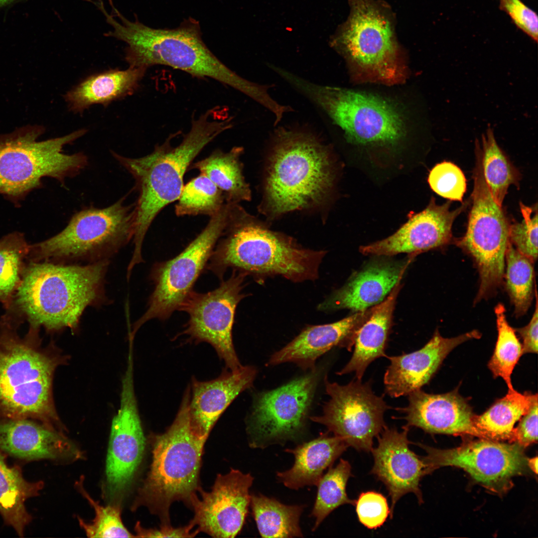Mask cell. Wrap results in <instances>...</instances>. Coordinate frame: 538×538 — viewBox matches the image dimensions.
Wrapping results in <instances>:
<instances>
[{
	"label": "cell",
	"mask_w": 538,
	"mask_h": 538,
	"mask_svg": "<svg viewBox=\"0 0 538 538\" xmlns=\"http://www.w3.org/2000/svg\"><path fill=\"white\" fill-rule=\"evenodd\" d=\"M109 264V260L85 265L30 262L6 312L31 328L75 332L85 310L106 299Z\"/></svg>",
	"instance_id": "cell-1"
},
{
	"label": "cell",
	"mask_w": 538,
	"mask_h": 538,
	"mask_svg": "<svg viewBox=\"0 0 538 538\" xmlns=\"http://www.w3.org/2000/svg\"><path fill=\"white\" fill-rule=\"evenodd\" d=\"M514 429L513 441L525 447L538 440V398Z\"/></svg>",
	"instance_id": "cell-46"
},
{
	"label": "cell",
	"mask_w": 538,
	"mask_h": 538,
	"mask_svg": "<svg viewBox=\"0 0 538 538\" xmlns=\"http://www.w3.org/2000/svg\"><path fill=\"white\" fill-rule=\"evenodd\" d=\"M15 0H0V7L7 4Z\"/></svg>",
	"instance_id": "cell-50"
},
{
	"label": "cell",
	"mask_w": 538,
	"mask_h": 538,
	"mask_svg": "<svg viewBox=\"0 0 538 538\" xmlns=\"http://www.w3.org/2000/svg\"><path fill=\"white\" fill-rule=\"evenodd\" d=\"M481 334L469 331L452 338H444L436 330L421 349L410 353L388 357L390 364L384 377L386 393L398 398L408 395L426 384L448 355L456 346Z\"/></svg>",
	"instance_id": "cell-23"
},
{
	"label": "cell",
	"mask_w": 538,
	"mask_h": 538,
	"mask_svg": "<svg viewBox=\"0 0 538 538\" xmlns=\"http://www.w3.org/2000/svg\"><path fill=\"white\" fill-rule=\"evenodd\" d=\"M247 274L234 270L229 279L212 291L192 290L178 309L189 316L180 334L190 342L209 343L230 370L242 366L234 349L232 328L237 305L246 296L242 290Z\"/></svg>",
	"instance_id": "cell-13"
},
{
	"label": "cell",
	"mask_w": 538,
	"mask_h": 538,
	"mask_svg": "<svg viewBox=\"0 0 538 538\" xmlns=\"http://www.w3.org/2000/svg\"><path fill=\"white\" fill-rule=\"evenodd\" d=\"M371 310L372 308L355 312L337 322L306 327L272 354L268 364L293 363L302 369L314 370L317 359L333 347H341L351 351L358 330Z\"/></svg>",
	"instance_id": "cell-25"
},
{
	"label": "cell",
	"mask_w": 538,
	"mask_h": 538,
	"mask_svg": "<svg viewBox=\"0 0 538 538\" xmlns=\"http://www.w3.org/2000/svg\"><path fill=\"white\" fill-rule=\"evenodd\" d=\"M190 389L185 391L171 425L163 433L152 436V459L146 478L139 490L134 507L146 506L170 525L169 510L175 501L190 506L201 489L199 474L206 438L192 427L189 409Z\"/></svg>",
	"instance_id": "cell-7"
},
{
	"label": "cell",
	"mask_w": 538,
	"mask_h": 538,
	"mask_svg": "<svg viewBox=\"0 0 538 538\" xmlns=\"http://www.w3.org/2000/svg\"><path fill=\"white\" fill-rule=\"evenodd\" d=\"M399 281L386 299L372 307L369 316L356 334L352 357L339 372L342 375L354 373L361 380L368 366L376 359L386 356L385 349L391 328L397 298L402 288Z\"/></svg>",
	"instance_id": "cell-28"
},
{
	"label": "cell",
	"mask_w": 538,
	"mask_h": 538,
	"mask_svg": "<svg viewBox=\"0 0 538 538\" xmlns=\"http://www.w3.org/2000/svg\"><path fill=\"white\" fill-rule=\"evenodd\" d=\"M253 481L250 474L233 468L226 474H218L210 492L201 489L200 499L196 495L191 499L194 516L190 523L212 537H235L248 513Z\"/></svg>",
	"instance_id": "cell-19"
},
{
	"label": "cell",
	"mask_w": 538,
	"mask_h": 538,
	"mask_svg": "<svg viewBox=\"0 0 538 538\" xmlns=\"http://www.w3.org/2000/svg\"><path fill=\"white\" fill-rule=\"evenodd\" d=\"M409 429L404 426L400 432L385 426L377 437L378 446L371 451L374 460L371 473L385 484L391 498V519L396 503L408 493H414L419 504L423 503L419 482L428 472L423 458L409 448Z\"/></svg>",
	"instance_id": "cell-21"
},
{
	"label": "cell",
	"mask_w": 538,
	"mask_h": 538,
	"mask_svg": "<svg viewBox=\"0 0 538 538\" xmlns=\"http://www.w3.org/2000/svg\"><path fill=\"white\" fill-rule=\"evenodd\" d=\"M475 147L479 151L485 181L495 201L502 206L509 186H518L520 175L498 144L493 129L489 127L476 140Z\"/></svg>",
	"instance_id": "cell-35"
},
{
	"label": "cell",
	"mask_w": 538,
	"mask_h": 538,
	"mask_svg": "<svg viewBox=\"0 0 538 538\" xmlns=\"http://www.w3.org/2000/svg\"><path fill=\"white\" fill-rule=\"evenodd\" d=\"M325 385L330 399L322 414L311 419L325 426L348 447L371 451L374 438L386 426L384 415L389 407L383 398L375 394L370 382L356 379L340 385L325 378Z\"/></svg>",
	"instance_id": "cell-14"
},
{
	"label": "cell",
	"mask_w": 538,
	"mask_h": 538,
	"mask_svg": "<svg viewBox=\"0 0 538 538\" xmlns=\"http://www.w3.org/2000/svg\"><path fill=\"white\" fill-rule=\"evenodd\" d=\"M279 75L323 110L355 144L392 148L404 136L401 116L378 97L315 84L283 69Z\"/></svg>",
	"instance_id": "cell-10"
},
{
	"label": "cell",
	"mask_w": 538,
	"mask_h": 538,
	"mask_svg": "<svg viewBox=\"0 0 538 538\" xmlns=\"http://www.w3.org/2000/svg\"><path fill=\"white\" fill-rule=\"evenodd\" d=\"M428 183L437 194L449 200L462 201L467 188L465 175L456 165L444 161L430 171Z\"/></svg>",
	"instance_id": "cell-42"
},
{
	"label": "cell",
	"mask_w": 538,
	"mask_h": 538,
	"mask_svg": "<svg viewBox=\"0 0 538 538\" xmlns=\"http://www.w3.org/2000/svg\"><path fill=\"white\" fill-rule=\"evenodd\" d=\"M506 286L519 317L528 311L533 299L534 271L533 263L509 242L506 252Z\"/></svg>",
	"instance_id": "cell-39"
},
{
	"label": "cell",
	"mask_w": 538,
	"mask_h": 538,
	"mask_svg": "<svg viewBox=\"0 0 538 538\" xmlns=\"http://www.w3.org/2000/svg\"><path fill=\"white\" fill-rule=\"evenodd\" d=\"M536 307L530 322L526 326L516 330L523 339V354L538 353V307L537 289H535Z\"/></svg>",
	"instance_id": "cell-48"
},
{
	"label": "cell",
	"mask_w": 538,
	"mask_h": 538,
	"mask_svg": "<svg viewBox=\"0 0 538 538\" xmlns=\"http://www.w3.org/2000/svg\"><path fill=\"white\" fill-rule=\"evenodd\" d=\"M325 251L301 247L269 230L238 203L232 204L227 225L206 266L221 280L229 268L258 276L279 275L295 282L317 278Z\"/></svg>",
	"instance_id": "cell-5"
},
{
	"label": "cell",
	"mask_w": 538,
	"mask_h": 538,
	"mask_svg": "<svg viewBox=\"0 0 538 538\" xmlns=\"http://www.w3.org/2000/svg\"><path fill=\"white\" fill-rule=\"evenodd\" d=\"M473 175L472 206L467 229L457 244L474 259L480 285L475 303L493 294L502 283L505 255L510 242V223L492 197L483 174L479 151Z\"/></svg>",
	"instance_id": "cell-11"
},
{
	"label": "cell",
	"mask_w": 538,
	"mask_h": 538,
	"mask_svg": "<svg viewBox=\"0 0 538 538\" xmlns=\"http://www.w3.org/2000/svg\"><path fill=\"white\" fill-rule=\"evenodd\" d=\"M77 486L82 494L93 508L95 517L91 523H87L81 518L78 520L80 527L89 538H133L123 524L119 506H103L95 501L85 491L81 481Z\"/></svg>",
	"instance_id": "cell-41"
},
{
	"label": "cell",
	"mask_w": 538,
	"mask_h": 538,
	"mask_svg": "<svg viewBox=\"0 0 538 538\" xmlns=\"http://www.w3.org/2000/svg\"><path fill=\"white\" fill-rule=\"evenodd\" d=\"M355 505L360 522L370 529L382 526L390 514L386 497L374 491L362 493Z\"/></svg>",
	"instance_id": "cell-44"
},
{
	"label": "cell",
	"mask_w": 538,
	"mask_h": 538,
	"mask_svg": "<svg viewBox=\"0 0 538 538\" xmlns=\"http://www.w3.org/2000/svg\"><path fill=\"white\" fill-rule=\"evenodd\" d=\"M175 205L177 216L217 214L226 204L222 192L206 176L200 173L184 184Z\"/></svg>",
	"instance_id": "cell-38"
},
{
	"label": "cell",
	"mask_w": 538,
	"mask_h": 538,
	"mask_svg": "<svg viewBox=\"0 0 538 538\" xmlns=\"http://www.w3.org/2000/svg\"><path fill=\"white\" fill-rule=\"evenodd\" d=\"M466 201L450 210L451 200L442 205L432 197L422 211L408 215V220L389 237L359 248L365 256H391L401 253L415 256L446 245L452 239L455 219L467 207Z\"/></svg>",
	"instance_id": "cell-20"
},
{
	"label": "cell",
	"mask_w": 538,
	"mask_h": 538,
	"mask_svg": "<svg viewBox=\"0 0 538 538\" xmlns=\"http://www.w3.org/2000/svg\"><path fill=\"white\" fill-rule=\"evenodd\" d=\"M523 219L510 224L509 240L514 247L532 262L538 258L537 204L529 207L520 203Z\"/></svg>",
	"instance_id": "cell-43"
},
{
	"label": "cell",
	"mask_w": 538,
	"mask_h": 538,
	"mask_svg": "<svg viewBox=\"0 0 538 538\" xmlns=\"http://www.w3.org/2000/svg\"><path fill=\"white\" fill-rule=\"evenodd\" d=\"M19 325L6 314L0 321V418L33 419L64 432L52 383L56 369L66 359L53 344L41 346L38 329L29 327L19 336Z\"/></svg>",
	"instance_id": "cell-3"
},
{
	"label": "cell",
	"mask_w": 538,
	"mask_h": 538,
	"mask_svg": "<svg viewBox=\"0 0 538 538\" xmlns=\"http://www.w3.org/2000/svg\"><path fill=\"white\" fill-rule=\"evenodd\" d=\"M194 526L191 524L184 527L174 528L170 525H162L158 529H146L142 528L138 522L135 527L137 536L140 538H191L194 537L199 532L196 530L191 532Z\"/></svg>",
	"instance_id": "cell-47"
},
{
	"label": "cell",
	"mask_w": 538,
	"mask_h": 538,
	"mask_svg": "<svg viewBox=\"0 0 538 538\" xmlns=\"http://www.w3.org/2000/svg\"><path fill=\"white\" fill-rule=\"evenodd\" d=\"M348 446L340 437L329 432L285 451L293 455L294 462L289 469L278 472L277 478L285 487L298 490L305 486H316L324 472L346 450Z\"/></svg>",
	"instance_id": "cell-29"
},
{
	"label": "cell",
	"mask_w": 538,
	"mask_h": 538,
	"mask_svg": "<svg viewBox=\"0 0 538 538\" xmlns=\"http://www.w3.org/2000/svg\"><path fill=\"white\" fill-rule=\"evenodd\" d=\"M427 455L422 457L428 473L441 467L461 468L487 489L502 493L512 486V478L525 474L528 459L518 442L500 443L483 438L466 442L449 449H439L420 443Z\"/></svg>",
	"instance_id": "cell-15"
},
{
	"label": "cell",
	"mask_w": 538,
	"mask_h": 538,
	"mask_svg": "<svg viewBox=\"0 0 538 538\" xmlns=\"http://www.w3.org/2000/svg\"><path fill=\"white\" fill-rule=\"evenodd\" d=\"M231 204L226 203L210 217L203 230L174 258L154 264L150 273L154 289L143 314L134 323L131 334L152 319L165 320L178 310L207 265L229 218Z\"/></svg>",
	"instance_id": "cell-12"
},
{
	"label": "cell",
	"mask_w": 538,
	"mask_h": 538,
	"mask_svg": "<svg viewBox=\"0 0 538 538\" xmlns=\"http://www.w3.org/2000/svg\"><path fill=\"white\" fill-rule=\"evenodd\" d=\"M414 256L395 262L378 260L369 264L351 276L347 282L319 304L322 311L348 309L364 311L383 301L402 278Z\"/></svg>",
	"instance_id": "cell-26"
},
{
	"label": "cell",
	"mask_w": 538,
	"mask_h": 538,
	"mask_svg": "<svg viewBox=\"0 0 538 538\" xmlns=\"http://www.w3.org/2000/svg\"><path fill=\"white\" fill-rule=\"evenodd\" d=\"M134 387L133 364L129 363L122 381L120 408L112 422L106 460L107 489L113 496L128 488L145 447Z\"/></svg>",
	"instance_id": "cell-18"
},
{
	"label": "cell",
	"mask_w": 538,
	"mask_h": 538,
	"mask_svg": "<svg viewBox=\"0 0 538 538\" xmlns=\"http://www.w3.org/2000/svg\"><path fill=\"white\" fill-rule=\"evenodd\" d=\"M250 506L263 538L302 537L299 521L303 505H287L262 494L251 495Z\"/></svg>",
	"instance_id": "cell-34"
},
{
	"label": "cell",
	"mask_w": 538,
	"mask_h": 538,
	"mask_svg": "<svg viewBox=\"0 0 538 538\" xmlns=\"http://www.w3.org/2000/svg\"><path fill=\"white\" fill-rule=\"evenodd\" d=\"M498 338L493 354L488 366L495 378L501 377L506 383L508 391H513L511 375L523 355L522 346L515 331L508 323L503 304L495 308Z\"/></svg>",
	"instance_id": "cell-40"
},
{
	"label": "cell",
	"mask_w": 538,
	"mask_h": 538,
	"mask_svg": "<svg viewBox=\"0 0 538 538\" xmlns=\"http://www.w3.org/2000/svg\"><path fill=\"white\" fill-rule=\"evenodd\" d=\"M408 396V405L400 409L405 414V426L430 433L469 434L485 438L474 425L470 405L457 391L431 394L419 389Z\"/></svg>",
	"instance_id": "cell-24"
},
{
	"label": "cell",
	"mask_w": 538,
	"mask_h": 538,
	"mask_svg": "<svg viewBox=\"0 0 538 538\" xmlns=\"http://www.w3.org/2000/svg\"><path fill=\"white\" fill-rule=\"evenodd\" d=\"M318 377L313 371L259 395L248 426L251 447L263 448L296 438L304 426Z\"/></svg>",
	"instance_id": "cell-16"
},
{
	"label": "cell",
	"mask_w": 538,
	"mask_h": 538,
	"mask_svg": "<svg viewBox=\"0 0 538 538\" xmlns=\"http://www.w3.org/2000/svg\"><path fill=\"white\" fill-rule=\"evenodd\" d=\"M341 41L352 62L368 76L391 84L402 80L404 71L389 24L374 9L359 7Z\"/></svg>",
	"instance_id": "cell-17"
},
{
	"label": "cell",
	"mask_w": 538,
	"mask_h": 538,
	"mask_svg": "<svg viewBox=\"0 0 538 538\" xmlns=\"http://www.w3.org/2000/svg\"><path fill=\"white\" fill-rule=\"evenodd\" d=\"M537 398V394L508 391L485 412L475 415L474 425L485 439L513 440L515 424L528 412Z\"/></svg>",
	"instance_id": "cell-33"
},
{
	"label": "cell",
	"mask_w": 538,
	"mask_h": 538,
	"mask_svg": "<svg viewBox=\"0 0 538 538\" xmlns=\"http://www.w3.org/2000/svg\"><path fill=\"white\" fill-rule=\"evenodd\" d=\"M256 375L254 367L242 366L235 370L226 369L212 380L193 378L189 409L195 432L207 439L221 414L241 393L252 386Z\"/></svg>",
	"instance_id": "cell-27"
},
{
	"label": "cell",
	"mask_w": 538,
	"mask_h": 538,
	"mask_svg": "<svg viewBox=\"0 0 538 538\" xmlns=\"http://www.w3.org/2000/svg\"><path fill=\"white\" fill-rule=\"evenodd\" d=\"M146 69L129 67L110 69L89 76L67 92L64 98L69 110L82 113L95 104L107 106L132 95L138 88Z\"/></svg>",
	"instance_id": "cell-30"
},
{
	"label": "cell",
	"mask_w": 538,
	"mask_h": 538,
	"mask_svg": "<svg viewBox=\"0 0 538 538\" xmlns=\"http://www.w3.org/2000/svg\"><path fill=\"white\" fill-rule=\"evenodd\" d=\"M274 139L260 207L272 219L321 203L334 180L329 151L312 134L281 128Z\"/></svg>",
	"instance_id": "cell-6"
},
{
	"label": "cell",
	"mask_w": 538,
	"mask_h": 538,
	"mask_svg": "<svg viewBox=\"0 0 538 538\" xmlns=\"http://www.w3.org/2000/svg\"><path fill=\"white\" fill-rule=\"evenodd\" d=\"M242 147L235 146L227 152L220 149L213 151L206 157L191 164L189 169H195L206 176L222 192L228 203H239L249 201L251 191L243 175V164L240 157Z\"/></svg>",
	"instance_id": "cell-32"
},
{
	"label": "cell",
	"mask_w": 538,
	"mask_h": 538,
	"mask_svg": "<svg viewBox=\"0 0 538 538\" xmlns=\"http://www.w3.org/2000/svg\"><path fill=\"white\" fill-rule=\"evenodd\" d=\"M87 132L81 129L40 141L44 128L27 125L0 135V194L17 203L39 188L45 177L65 187L66 180L79 174L87 166L89 159L82 152L65 153L63 148Z\"/></svg>",
	"instance_id": "cell-8"
},
{
	"label": "cell",
	"mask_w": 538,
	"mask_h": 538,
	"mask_svg": "<svg viewBox=\"0 0 538 538\" xmlns=\"http://www.w3.org/2000/svg\"><path fill=\"white\" fill-rule=\"evenodd\" d=\"M29 251L21 233L14 232L0 239V301L6 309L21 281Z\"/></svg>",
	"instance_id": "cell-36"
},
{
	"label": "cell",
	"mask_w": 538,
	"mask_h": 538,
	"mask_svg": "<svg viewBox=\"0 0 538 538\" xmlns=\"http://www.w3.org/2000/svg\"><path fill=\"white\" fill-rule=\"evenodd\" d=\"M0 451L24 461L42 459L70 462L83 458L64 432L38 421L0 418Z\"/></svg>",
	"instance_id": "cell-22"
},
{
	"label": "cell",
	"mask_w": 538,
	"mask_h": 538,
	"mask_svg": "<svg viewBox=\"0 0 538 538\" xmlns=\"http://www.w3.org/2000/svg\"><path fill=\"white\" fill-rule=\"evenodd\" d=\"M528 466L536 473L538 472V458L537 457L528 459Z\"/></svg>",
	"instance_id": "cell-49"
},
{
	"label": "cell",
	"mask_w": 538,
	"mask_h": 538,
	"mask_svg": "<svg viewBox=\"0 0 538 538\" xmlns=\"http://www.w3.org/2000/svg\"><path fill=\"white\" fill-rule=\"evenodd\" d=\"M114 14L105 16L113 30L105 35L127 44L125 59L129 67L147 69L166 66L196 77L211 78L252 99L259 95V84L236 74L208 48L195 19L190 17L174 29H154L137 19L130 21L117 9Z\"/></svg>",
	"instance_id": "cell-4"
},
{
	"label": "cell",
	"mask_w": 538,
	"mask_h": 538,
	"mask_svg": "<svg viewBox=\"0 0 538 538\" xmlns=\"http://www.w3.org/2000/svg\"><path fill=\"white\" fill-rule=\"evenodd\" d=\"M7 456L0 451V515L4 523L22 537L32 520L25 503L39 495L44 482L27 481L20 466L7 464Z\"/></svg>",
	"instance_id": "cell-31"
},
{
	"label": "cell",
	"mask_w": 538,
	"mask_h": 538,
	"mask_svg": "<svg viewBox=\"0 0 538 538\" xmlns=\"http://www.w3.org/2000/svg\"><path fill=\"white\" fill-rule=\"evenodd\" d=\"M501 6L515 24L536 42L538 40V16L521 0H500Z\"/></svg>",
	"instance_id": "cell-45"
},
{
	"label": "cell",
	"mask_w": 538,
	"mask_h": 538,
	"mask_svg": "<svg viewBox=\"0 0 538 538\" xmlns=\"http://www.w3.org/2000/svg\"><path fill=\"white\" fill-rule=\"evenodd\" d=\"M125 195L104 208L90 206L74 214L52 237L30 245V262L91 264L109 259L132 240L134 204Z\"/></svg>",
	"instance_id": "cell-9"
},
{
	"label": "cell",
	"mask_w": 538,
	"mask_h": 538,
	"mask_svg": "<svg viewBox=\"0 0 538 538\" xmlns=\"http://www.w3.org/2000/svg\"><path fill=\"white\" fill-rule=\"evenodd\" d=\"M211 110L193 120L189 132L179 144L173 146L169 137L146 155L131 158L112 151L114 158L135 180L138 192L134 204V248L131 262L143 261V241L150 225L160 211L177 201L184 186V176L202 149L232 127L231 120L216 119Z\"/></svg>",
	"instance_id": "cell-2"
},
{
	"label": "cell",
	"mask_w": 538,
	"mask_h": 538,
	"mask_svg": "<svg viewBox=\"0 0 538 538\" xmlns=\"http://www.w3.org/2000/svg\"><path fill=\"white\" fill-rule=\"evenodd\" d=\"M351 466L346 460L340 459L335 467L329 468L321 478L311 516L315 519L312 531H315L323 520L334 510L344 504L355 505L356 500L350 499L346 486L351 476Z\"/></svg>",
	"instance_id": "cell-37"
}]
</instances>
